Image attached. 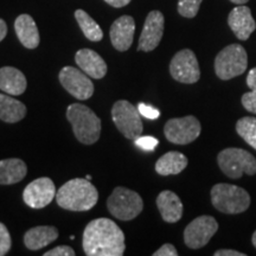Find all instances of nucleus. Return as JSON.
Masks as SVG:
<instances>
[{"instance_id": "34", "label": "nucleus", "mask_w": 256, "mask_h": 256, "mask_svg": "<svg viewBox=\"0 0 256 256\" xmlns=\"http://www.w3.org/2000/svg\"><path fill=\"white\" fill-rule=\"evenodd\" d=\"M215 256H246L244 252H240L238 250H232V249H220L215 252Z\"/></svg>"}, {"instance_id": "22", "label": "nucleus", "mask_w": 256, "mask_h": 256, "mask_svg": "<svg viewBox=\"0 0 256 256\" xmlns=\"http://www.w3.org/2000/svg\"><path fill=\"white\" fill-rule=\"evenodd\" d=\"M28 174V166L22 159L10 158L0 160V185L19 183Z\"/></svg>"}, {"instance_id": "6", "label": "nucleus", "mask_w": 256, "mask_h": 256, "mask_svg": "<svg viewBox=\"0 0 256 256\" xmlns=\"http://www.w3.org/2000/svg\"><path fill=\"white\" fill-rule=\"evenodd\" d=\"M247 66V51L240 44H230L226 46L215 58V72L217 78L223 81L242 75Z\"/></svg>"}, {"instance_id": "9", "label": "nucleus", "mask_w": 256, "mask_h": 256, "mask_svg": "<svg viewBox=\"0 0 256 256\" xmlns=\"http://www.w3.org/2000/svg\"><path fill=\"white\" fill-rule=\"evenodd\" d=\"M200 122L192 115L170 119L164 127L166 139L176 145H186L194 142L200 136Z\"/></svg>"}, {"instance_id": "21", "label": "nucleus", "mask_w": 256, "mask_h": 256, "mask_svg": "<svg viewBox=\"0 0 256 256\" xmlns=\"http://www.w3.org/2000/svg\"><path fill=\"white\" fill-rule=\"evenodd\" d=\"M58 230L51 226H40L28 230L24 235L25 247L30 250H40L58 238Z\"/></svg>"}, {"instance_id": "17", "label": "nucleus", "mask_w": 256, "mask_h": 256, "mask_svg": "<svg viewBox=\"0 0 256 256\" xmlns=\"http://www.w3.org/2000/svg\"><path fill=\"white\" fill-rule=\"evenodd\" d=\"M75 62L78 68L86 72L89 78L95 80L104 78L107 74V64L104 58L90 49H81L76 52Z\"/></svg>"}, {"instance_id": "4", "label": "nucleus", "mask_w": 256, "mask_h": 256, "mask_svg": "<svg viewBox=\"0 0 256 256\" xmlns=\"http://www.w3.org/2000/svg\"><path fill=\"white\" fill-rule=\"evenodd\" d=\"M211 203L217 210L228 215L244 212L250 206V196L244 188L220 183L211 188Z\"/></svg>"}, {"instance_id": "20", "label": "nucleus", "mask_w": 256, "mask_h": 256, "mask_svg": "<svg viewBox=\"0 0 256 256\" xmlns=\"http://www.w3.org/2000/svg\"><path fill=\"white\" fill-rule=\"evenodd\" d=\"M28 81L24 74L14 66L0 68V89L6 94L18 96L26 90Z\"/></svg>"}, {"instance_id": "1", "label": "nucleus", "mask_w": 256, "mask_h": 256, "mask_svg": "<svg viewBox=\"0 0 256 256\" xmlns=\"http://www.w3.org/2000/svg\"><path fill=\"white\" fill-rule=\"evenodd\" d=\"M82 244L88 256H122L126 249L122 230L108 218L89 222L83 232Z\"/></svg>"}, {"instance_id": "3", "label": "nucleus", "mask_w": 256, "mask_h": 256, "mask_svg": "<svg viewBox=\"0 0 256 256\" xmlns=\"http://www.w3.org/2000/svg\"><path fill=\"white\" fill-rule=\"evenodd\" d=\"M66 119L72 124L74 134L80 142L92 145L101 134V120L90 108L82 104H72L66 110Z\"/></svg>"}, {"instance_id": "19", "label": "nucleus", "mask_w": 256, "mask_h": 256, "mask_svg": "<svg viewBox=\"0 0 256 256\" xmlns=\"http://www.w3.org/2000/svg\"><path fill=\"white\" fill-rule=\"evenodd\" d=\"M17 37L26 49H36L40 46V37L36 22L30 14H20L14 22Z\"/></svg>"}, {"instance_id": "31", "label": "nucleus", "mask_w": 256, "mask_h": 256, "mask_svg": "<svg viewBox=\"0 0 256 256\" xmlns=\"http://www.w3.org/2000/svg\"><path fill=\"white\" fill-rule=\"evenodd\" d=\"M138 110H139L142 116L150 120H156L160 116V112L156 108L152 107V106L146 104H138Z\"/></svg>"}, {"instance_id": "35", "label": "nucleus", "mask_w": 256, "mask_h": 256, "mask_svg": "<svg viewBox=\"0 0 256 256\" xmlns=\"http://www.w3.org/2000/svg\"><path fill=\"white\" fill-rule=\"evenodd\" d=\"M106 2H107L108 5L113 6V8H124V6H126L130 4L132 0H104Z\"/></svg>"}, {"instance_id": "8", "label": "nucleus", "mask_w": 256, "mask_h": 256, "mask_svg": "<svg viewBox=\"0 0 256 256\" xmlns=\"http://www.w3.org/2000/svg\"><path fill=\"white\" fill-rule=\"evenodd\" d=\"M140 115L139 110L126 100L116 101L112 108L113 122L127 139L136 140L142 136L144 126Z\"/></svg>"}, {"instance_id": "10", "label": "nucleus", "mask_w": 256, "mask_h": 256, "mask_svg": "<svg viewBox=\"0 0 256 256\" xmlns=\"http://www.w3.org/2000/svg\"><path fill=\"white\" fill-rule=\"evenodd\" d=\"M170 74L180 83H196L200 78V70L194 51L190 49L178 51L170 63Z\"/></svg>"}, {"instance_id": "25", "label": "nucleus", "mask_w": 256, "mask_h": 256, "mask_svg": "<svg viewBox=\"0 0 256 256\" xmlns=\"http://www.w3.org/2000/svg\"><path fill=\"white\" fill-rule=\"evenodd\" d=\"M75 18L86 37L92 42H100L104 38V31L96 22L83 10H76Z\"/></svg>"}, {"instance_id": "37", "label": "nucleus", "mask_w": 256, "mask_h": 256, "mask_svg": "<svg viewBox=\"0 0 256 256\" xmlns=\"http://www.w3.org/2000/svg\"><path fill=\"white\" fill-rule=\"evenodd\" d=\"M230 2H234V4H236V5H243V4H246V2H248L249 0H230Z\"/></svg>"}, {"instance_id": "23", "label": "nucleus", "mask_w": 256, "mask_h": 256, "mask_svg": "<svg viewBox=\"0 0 256 256\" xmlns=\"http://www.w3.org/2000/svg\"><path fill=\"white\" fill-rule=\"evenodd\" d=\"M188 166V158L183 153L171 151L160 156L156 162V171L160 176H172L180 174Z\"/></svg>"}, {"instance_id": "2", "label": "nucleus", "mask_w": 256, "mask_h": 256, "mask_svg": "<svg viewBox=\"0 0 256 256\" xmlns=\"http://www.w3.org/2000/svg\"><path fill=\"white\" fill-rule=\"evenodd\" d=\"M57 204L69 211H88L96 206L98 192L88 179L75 178L62 185L56 194Z\"/></svg>"}, {"instance_id": "28", "label": "nucleus", "mask_w": 256, "mask_h": 256, "mask_svg": "<svg viewBox=\"0 0 256 256\" xmlns=\"http://www.w3.org/2000/svg\"><path fill=\"white\" fill-rule=\"evenodd\" d=\"M203 0H179L178 12L185 18L196 17Z\"/></svg>"}, {"instance_id": "29", "label": "nucleus", "mask_w": 256, "mask_h": 256, "mask_svg": "<svg viewBox=\"0 0 256 256\" xmlns=\"http://www.w3.org/2000/svg\"><path fill=\"white\" fill-rule=\"evenodd\" d=\"M11 235H10L8 228L0 222V256H4L8 254L10 249H11Z\"/></svg>"}, {"instance_id": "38", "label": "nucleus", "mask_w": 256, "mask_h": 256, "mask_svg": "<svg viewBox=\"0 0 256 256\" xmlns=\"http://www.w3.org/2000/svg\"><path fill=\"white\" fill-rule=\"evenodd\" d=\"M252 244H254V247L256 248V230H255V232L252 234Z\"/></svg>"}, {"instance_id": "24", "label": "nucleus", "mask_w": 256, "mask_h": 256, "mask_svg": "<svg viewBox=\"0 0 256 256\" xmlns=\"http://www.w3.org/2000/svg\"><path fill=\"white\" fill-rule=\"evenodd\" d=\"M26 115V107L23 102L16 100L6 94H0V120L16 124Z\"/></svg>"}, {"instance_id": "26", "label": "nucleus", "mask_w": 256, "mask_h": 256, "mask_svg": "<svg viewBox=\"0 0 256 256\" xmlns=\"http://www.w3.org/2000/svg\"><path fill=\"white\" fill-rule=\"evenodd\" d=\"M236 132L248 145L256 150V118H241L236 122Z\"/></svg>"}, {"instance_id": "5", "label": "nucleus", "mask_w": 256, "mask_h": 256, "mask_svg": "<svg viewBox=\"0 0 256 256\" xmlns=\"http://www.w3.org/2000/svg\"><path fill=\"white\" fill-rule=\"evenodd\" d=\"M220 168L226 177L238 179L243 174H256V158L252 153L242 148H226L217 156Z\"/></svg>"}, {"instance_id": "11", "label": "nucleus", "mask_w": 256, "mask_h": 256, "mask_svg": "<svg viewBox=\"0 0 256 256\" xmlns=\"http://www.w3.org/2000/svg\"><path fill=\"white\" fill-rule=\"evenodd\" d=\"M218 230V223L212 216H200L194 218L184 230L185 244L191 249L206 246Z\"/></svg>"}, {"instance_id": "15", "label": "nucleus", "mask_w": 256, "mask_h": 256, "mask_svg": "<svg viewBox=\"0 0 256 256\" xmlns=\"http://www.w3.org/2000/svg\"><path fill=\"white\" fill-rule=\"evenodd\" d=\"M134 32H136V22L130 16H122L112 24L110 37L113 46L118 51H127L132 46Z\"/></svg>"}, {"instance_id": "16", "label": "nucleus", "mask_w": 256, "mask_h": 256, "mask_svg": "<svg viewBox=\"0 0 256 256\" xmlns=\"http://www.w3.org/2000/svg\"><path fill=\"white\" fill-rule=\"evenodd\" d=\"M228 24L240 40H247L256 28V23L248 6L240 5L229 14Z\"/></svg>"}, {"instance_id": "12", "label": "nucleus", "mask_w": 256, "mask_h": 256, "mask_svg": "<svg viewBox=\"0 0 256 256\" xmlns=\"http://www.w3.org/2000/svg\"><path fill=\"white\" fill-rule=\"evenodd\" d=\"M63 88L78 100H88L94 94V84L86 72L74 66H64L58 75Z\"/></svg>"}, {"instance_id": "18", "label": "nucleus", "mask_w": 256, "mask_h": 256, "mask_svg": "<svg viewBox=\"0 0 256 256\" xmlns=\"http://www.w3.org/2000/svg\"><path fill=\"white\" fill-rule=\"evenodd\" d=\"M156 206L162 220L168 223H176L183 216V203L174 192L165 190L156 197Z\"/></svg>"}, {"instance_id": "27", "label": "nucleus", "mask_w": 256, "mask_h": 256, "mask_svg": "<svg viewBox=\"0 0 256 256\" xmlns=\"http://www.w3.org/2000/svg\"><path fill=\"white\" fill-rule=\"evenodd\" d=\"M247 86L250 88V92L242 96V104L248 112L256 114V68H252L248 72Z\"/></svg>"}, {"instance_id": "30", "label": "nucleus", "mask_w": 256, "mask_h": 256, "mask_svg": "<svg viewBox=\"0 0 256 256\" xmlns=\"http://www.w3.org/2000/svg\"><path fill=\"white\" fill-rule=\"evenodd\" d=\"M158 139H156L154 136H138L136 139V145L140 147L142 150H145V151H153L156 146H158Z\"/></svg>"}, {"instance_id": "36", "label": "nucleus", "mask_w": 256, "mask_h": 256, "mask_svg": "<svg viewBox=\"0 0 256 256\" xmlns=\"http://www.w3.org/2000/svg\"><path fill=\"white\" fill-rule=\"evenodd\" d=\"M8 34V25L2 18H0V42H2Z\"/></svg>"}, {"instance_id": "13", "label": "nucleus", "mask_w": 256, "mask_h": 256, "mask_svg": "<svg viewBox=\"0 0 256 256\" xmlns=\"http://www.w3.org/2000/svg\"><path fill=\"white\" fill-rule=\"evenodd\" d=\"M55 197V184L48 177H42L31 182L23 192L25 204L32 209H42L48 206Z\"/></svg>"}, {"instance_id": "14", "label": "nucleus", "mask_w": 256, "mask_h": 256, "mask_svg": "<svg viewBox=\"0 0 256 256\" xmlns=\"http://www.w3.org/2000/svg\"><path fill=\"white\" fill-rule=\"evenodd\" d=\"M165 18L164 14L160 11H151L147 14L145 24L142 32V36L139 38L138 50L144 52L153 51L159 46L164 34Z\"/></svg>"}, {"instance_id": "32", "label": "nucleus", "mask_w": 256, "mask_h": 256, "mask_svg": "<svg viewBox=\"0 0 256 256\" xmlns=\"http://www.w3.org/2000/svg\"><path fill=\"white\" fill-rule=\"evenodd\" d=\"M76 252L72 247H68V246H58V247L44 252V256H74Z\"/></svg>"}, {"instance_id": "39", "label": "nucleus", "mask_w": 256, "mask_h": 256, "mask_svg": "<svg viewBox=\"0 0 256 256\" xmlns=\"http://www.w3.org/2000/svg\"><path fill=\"white\" fill-rule=\"evenodd\" d=\"M86 179H88V180H90V179H92V176H87V177H86Z\"/></svg>"}, {"instance_id": "7", "label": "nucleus", "mask_w": 256, "mask_h": 256, "mask_svg": "<svg viewBox=\"0 0 256 256\" xmlns=\"http://www.w3.org/2000/svg\"><path fill=\"white\" fill-rule=\"evenodd\" d=\"M107 208L115 218L130 220L139 216L144 209L142 198L136 191L124 186L115 188L107 200Z\"/></svg>"}, {"instance_id": "33", "label": "nucleus", "mask_w": 256, "mask_h": 256, "mask_svg": "<svg viewBox=\"0 0 256 256\" xmlns=\"http://www.w3.org/2000/svg\"><path fill=\"white\" fill-rule=\"evenodd\" d=\"M178 252L174 244L166 243V244L160 247L158 250L153 252V256H177Z\"/></svg>"}]
</instances>
